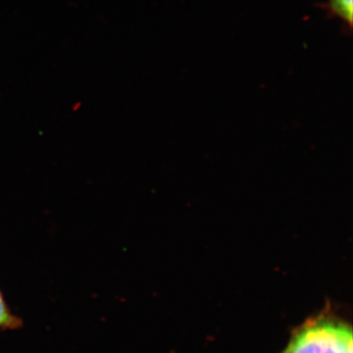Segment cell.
Returning a JSON list of instances; mask_svg holds the SVG:
<instances>
[{
    "instance_id": "7a4b0ae2",
    "label": "cell",
    "mask_w": 353,
    "mask_h": 353,
    "mask_svg": "<svg viewBox=\"0 0 353 353\" xmlns=\"http://www.w3.org/2000/svg\"><path fill=\"white\" fill-rule=\"evenodd\" d=\"M329 17L339 18L352 30L353 23V0H328L321 4Z\"/></svg>"
},
{
    "instance_id": "6da1fadb",
    "label": "cell",
    "mask_w": 353,
    "mask_h": 353,
    "mask_svg": "<svg viewBox=\"0 0 353 353\" xmlns=\"http://www.w3.org/2000/svg\"><path fill=\"white\" fill-rule=\"evenodd\" d=\"M281 353H352V327L331 313H321L299 326Z\"/></svg>"
},
{
    "instance_id": "3957f363",
    "label": "cell",
    "mask_w": 353,
    "mask_h": 353,
    "mask_svg": "<svg viewBox=\"0 0 353 353\" xmlns=\"http://www.w3.org/2000/svg\"><path fill=\"white\" fill-rule=\"evenodd\" d=\"M22 325V320L17 315L14 314L7 304L3 294L0 292V332L21 328Z\"/></svg>"
}]
</instances>
